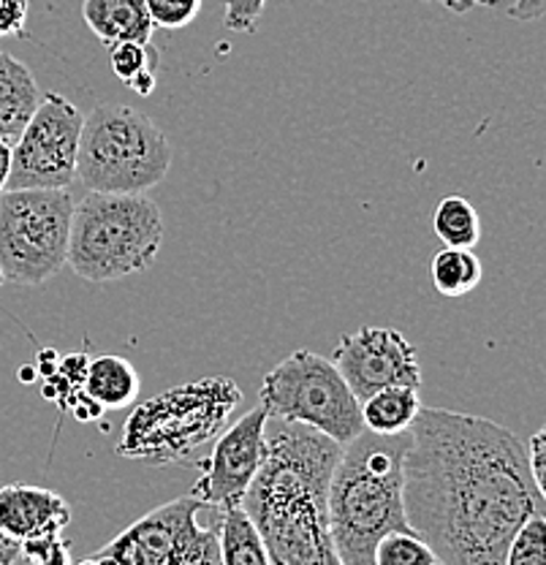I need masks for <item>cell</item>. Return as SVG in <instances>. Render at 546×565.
Listing matches in <instances>:
<instances>
[{"label": "cell", "mask_w": 546, "mask_h": 565, "mask_svg": "<svg viewBox=\"0 0 546 565\" xmlns=\"http://www.w3.org/2000/svg\"><path fill=\"white\" fill-rule=\"evenodd\" d=\"M403 476L408 525L446 565H503L522 522L546 514L527 446L484 416L421 408Z\"/></svg>", "instance_id": "cell-1"}, {"label": "cell", "mask_w": 546, "mask_h": 565, "mask_svg": "<svg viewBox=\"0 0 546 565\" xmlns=\"http://www.w3.org/2000/svg\"><path fill=\"white\" fill-rule=\"evenodd\" d=\"M343 446L302 424L267 429V455L243 498L269 565H343L329 533V479Z\"/></svg>", "instance_id": "cell-2"}, {"label": "cell", "mask_w": 546, "mask_h": 565, "mask_svg": "<svg viewBox=\"0 0 546 565\" xmlns=\"http://www.w3.org/2000/svg\"><path fill=\"white\" fill-rule=\"evenodd\" d=\"M408 446L410 429L400 435L362 429L340 451L329 479V533L343 565H375L378 541L410 530L403 494Z\"/></svg>", "instance_id": "cell-3"}, {"label": "cell", "mask_w": 546, "mask_h": 565, "mask_svg": "<svg viewBox=\"0 0 546 565\" xmlns=\"http://www.w3.org/2000/svg\"><path fill=\"white\" fill-rule=\"evenodd\" d=\"M243 403L237 381L228 375L191 381L158 392L128 414L117 455L147 465L191 462L193 451L213 444Z\"/></svg>", "instance_id": "cell-4"}, {"label": "cell", "mask_w": 546, "mask_h": 565, "mask_svg": "<svg viewBox=\"0 0 546 565\" xmlns=\"http://www.w3.org/2000/svg\"><path fill=\"white\" fill-rule=\"evenodd\" d=\"M163 245V217L144 193H93L74 207L68 267L87 282L144 273Z\"/></svg>", "instance_id": "cell-5"}, {"label": "cell", "mask_w": 546, "mask_h": 565, "mask_svg": "<svg viewBox=\"0 0 546 565\" xmlns=\"http://www.w3.org/2000/svg\"><path fill=\"white\" fill-rule=\"evenodd\" d=\"M172 169V141L144 111L98 104L82 122L76 180L93 193H147Z\"/></svg>", "instance_id": "cell-6"}, {"label": "cell", "mask_w": 546, "mask_h": 565, "mask_svg": "<svg viewBox=\"0 0 546 565\" xmlns=\"http://www.w3.org/2000/svg\"><path fill=\"white\" fill-rule=\"evenodd\" d=\"M74 196L68 188L0 191V273L17 286H41L68 267Z\"/></svg>", "instance_id": "cell-7"}, {"label": "cell", "mask_w": 546, "mask_h": 565, "mask_svg": "<svg viewBox=\"0 0 546 565\" xmlns=\"http://www.w3.org/2000/svg\"><path fill=\"white\" fill-rule=\"evenodd\" d=\"M258 405L269 419L302 424L345 446L362 433V403L332 359L299 349L264 375Z\"/></svg>", "instance_id": "cell-8"}, {"label": "cell", "mask_w": 546, "mask_h": 565, "mask_svg": "<svg viewBox=\"0 0 546 565\" xmlns=\"http://www.w3.org/2000/svg\"><path fill=\"white\" fill-rule=\"evenodd\" d=\"M202 500L182 494L128 525L96 552L111 565H223L218 525H199Z\"/></svg>", "instance_id": "cell-9"}, {"label": "cell", "mask_w": 546, "mask_h": 565, "mask_svg": "<svg viewBox=\"0 0 546 565\" xmlns=\"http://www.w3.org/2000/svg\"><path fill=\"white\" fill-rule=\"evenodd\" d=\"M85 115L61 93H41L31 120L11 145V172L6 188H72ZM3 188V191H6Z\"/></svg>", "instance_id": "cell-10"}, {"label": "cell", "mask_w": 546, "mask_h": 565, "mask_svg": "<svg viewBox=\"0 0 546 565\" xmlns=\"http://www.w3.org/2000/svg\"><path fill=\"white\" fill-rule=\"evenodd\" d=\"M267 411L256 405L223 429L207 457L191 459V465H196L202 473L191 494L202 500L204 509L223 511L243 503L267 455Z\"/></svg>", "instance_id": "cell-11"}, {"label": "cell", "mask_w": 546, "mask_h": 565, "mask_svg": "<svg viewBox=\"0 0 546 565\" xmlns=\"http://www.w3.org/2000/svg\"><path fill=\"white\" fill-rule=\"evenodd\" d=\"M332 364L360 403L386 386H421L416 349L403 332L389 327H362L343 334L332 353Z\"/></svg>", "instance_id": "cell-12"}, {"label": "cell", "mask_w": 546, "mask_h": 565, "mask_svg": "<svg viewBox=\"0 0 546 565\" xmlns=\"http://www.w3.org/2000/svg\"><path fill=\"white\" fill-rule=\"evenodd\" d=\"M72 522L63 494L31 484L0 487V533L17 544L55 539Z\"/></svg>", "instance_id": "cell-13"}, {"label": "cell", "mask_w": 546, "mask_h": 565, "mask_svg": "<svg viewBox=\"0 0 546 565\" xmlns=\"http://www.w3.org/2000/svg\"><path fill=\"white\" fill-rule=\"evenodd\" d=\"M82 20L104 46L120 44V41L152 44V33H156L144 0H85Z\"/></svg>", "instance_id": "cell-14"}, {"label": "cell", "mask_w": 546, "mask_h": 565, "mask_svg": "<svg viewBox=\"0 0 546 565\" xmlns=\"http://www.w3.org/2000/svg\"><path fill=\"white\" fill-rule=\"evenodd\" d=\"M41 102L36 76L9 52H0V137L14 141Z\"/></svg>", "instance_id": "cell-15"}, {"label": "cell", "mask_w": 546, "mask_h": 565, "mask_svg": "<svg viewBox=\"0 0 546 565\" xmlns=\"http://www.w3.org/2000/svg\"><path fill=\"white\" fill-rule=\"evenodd\" d=\"M139 386H142L139 373L122 356L93 359L87 362L85 381H82V392L104 411H122L137 403Z\"/></svg>", "instance_id": "cell-16"}, {"label": "cell", "mask_w": 546, "mask_h": 565, "mask_svg": "<svg viewBox=\"0 0 546 565\" xmlns=\"http://www.w3.org/2000/svg\"><path fill=\"white\" fill-rule=\"evenodd\" d=\"M421 408L419 388L386 386L362 399V424L375 435H400L414 427Z\"/></svg>", "instance_id": "cell-17"}, {"label": "cell", "mask_w": 546, "mask_h": 565, "mask_svg": "<svg viewBox=\"0 0 546 565\" xmlns=\"http://www.w3.org/2000/svg\"><path fill=\"white\" fill-rule=\"evenodd\" d=\"M218 539L223 565H269L267 546L243 505L218 511Z\"/></svg>", "instance_id": "cell-18"}, {"label": "cell", "mask_w": 546, "mask_h": 565, "mask_svg": "<svg viewBox=\"0 0 546 565\" xmlns=\"http://www.w3.org/2000/svg\"><path fill=\"white\" fill-rule=\"evenodd\" d=\"M430 278L438 294L460 299L479 286L484 278V267L471 247H443L432 256Z\"/></svg>", "instance_id": "cell-19"}, {"label": "cell", "mask_w": 546, "mask_h": 565, "mask_svg": "<svg viewBox=\"0 0 546 565\" xmlns=\"http://www.w3.org/2000/svg\"><path fill=\"white\" fill-rule=\"evenodd\" d=\"M432 232L443 243V247H473L481 239V221L479 212L465 196L451 193L438 202L432 212Z\"/></svg>", "instance_id": "cell-20"}, {"label": "cell", "mask_w": 546, "mask_h": 565, "mask_svg": "<svg viewBox=\"0 0 546 565\" xmlns=\"http://www.w3.org/2000/svg\"><path fill=\"white\" fill-rule=\"evenodd\" d=\"M109 66L115 71L122 85L131 87L139 96H152L156 90V68L158 52L152 44H139V41H120L109 46Z\"/></svg>", "instance_id": "cell-21"}, {"label": "cell", "mask_w": 546, "mask_h": 565, "mask_svg": "<svg viewBox=\"0 0 546 565\" xmlns=\"http://www.w3.org/2000/svg\"><path fill=\"white\" fill-rule=\"evenodd\" d=\"M438 563L436 552L414 530L389 533L375 546V565H432Z\"/></svg>", "instance_id": "cell-22"}, {"label": "cell", "mask_w": 546, "mask_h": 565, "mask_svg": "<svg viewBox=\"0 0 546 565\" xmlns=\"http://www.w3.org/2000/svg\"><path fill=\"white\" fill-rule=\"evenodd\" d=\"M503 565H546V514L522 522L506 550Z\"/></svg>", "instance_id": "cell-23"}, {"label": "cell", "mask_w": 546, "mask_h": 565, "mask_svg": "<svg viewBox=\"0 0 546 565\" xmlns=\"http://www.w3.org/2000/svg\"><path fill=\"white\" fill-rule=\"evenodd\" d=\"M202 6L204 0H144L150 22L163 31H180V28L191 25Z\"/></svg>", "instance_id": "cell-24"}, {"label": "cell", "mask_w": 546, "mask_h": 565, "mask_svg": "<svg viewBox=\"0 0 546 565\" xmlns=\"http://www.w3.org/2000/svg\"><path fill=\"white\" fill-rule=\"evenodd\" d=\"M223 25L232 33H256L267 0H221Z\"/></svg>", "instance_id": "cell-25"}, {"label": "cell", "mask_w": 546, "mask_h": 565, "mask_svg": "<svg viewBox=\"0 0 546 565\" xmlns=\"http://www.w3.org/2000/svg\"><path fill=\"white\" fill-rule=\"evenodd\" d=\"M22 557L33 565H74L72 563V550H68V541L63 535L55 539H41V541H28L20 546Z\"/></svg>", "instance_id": "cell-26"}, {"label": "cell", "mask_w": 546, "mask_h": 565, "mask_svg": "<svg viewBox=\"0 0 546 565\" xmlns=\"http://www.w3.org/2000/svg\"><path fill=\"white\" fill-rule=\"evenodd\" d=\"M28 11H31V0H0V39L6 35L28 39Z\"/></svg>", "instance_id": "cell-27"}, {"label": "cell", "mask_w": 546, "mask_h": 565, "mask_svg": "<svg viewBox=\"0 0 546 565\" xmlns=\"http://www.w3.org/2000/svg\"><path fill=\"white\" fill-rule=\"evenodd\" d=\"M527 465H531L533 484H536V490L546 505V424L533 433L531 444H527Z\"/></svg>", "instance_id": "cell-28"}, {"label": "cell", "mask_w": 546, "mask_h": 565, "mask_svg": "<svg viewBox=\"0 0 546 565\" xmlns=\"http://www.w3.org/2000/svg\"><path fill=\"white\" fill-rule=\"evenodd\" d=\"M508 17L516 22H536L546 17V0H514Z\"/></svg>", "instance_id": "cell-29"}, {"label": "cell", "mask_w": 546, "mask_h": 565, "mask_svg": "<svg viewBox=\"0 0 546 565\" xmlns=\"http://www.w3.org/2000/svg\"><path fill=\"white\" fill-rule=\"evenodd\" d=\"M432 3H440L443 9L454 11V14H465V11H471V9H481V6H486V9H492V6H501L503 0H432Z\"/></svg>", "instance_id": "cell-30"}, {"label": "cell", "mask_w": 546, "mask_h": 565, "mask_svg": "<svg viewBox=\"0 0 546 565\" xmlns=\"http://www.w3.org/2000/svg\"><path fill=\"white\" fill-rule=\"evenodd\" d=\"M20 557H22L20 544L11 539H6V535L0 533V565H14Z\"/></svg>", "instance_id": "cell-31"}, {"label": "cell", "mask_w": 546, "mask_h": 565, "mask_svg": "<svg viewBox=\"0 0 546 565\" xmlns=\"http://www.w3.org/2000/svg\"><path fill=\"white\" fill-rule=\"evenodd\" d=\"M9 172H11V141L0 139V191L9 182Z\"/></svg>", "instance_id": "cell-32"}, {"label": "cell", "mask_w": 546, "mask_h": 565, "mask_svg": "<svg viewBox=\"0 0 546 565\" xmlns=\"http://www.w3.org/2000/svg\"><path fill=\"white\" fill-rule=\"evenodd\" d=\"M74 565H111V563H109V561H104V557L93 555V557H87V561H82V563H74Z\"/></svg>", "instance_id": "cell-33"}, {"label": "cell", "mask_w": 546, "mask_h": 565, "mask_svg": "<svg viewBox=\"0 0 546 565\" xmlns=\"http://www.w3.org/2000/svg\"><path fill=\"white\" fill-rule=\"evenodd\" d=\"M31 370H33V367H22V373H20V375H22V381H31V379H33Z\"/></svg>", "instance_id": "cell-34"}, {"label": "cell", "mask_w": 546, "mask_h": 565, "mask_svg": "<svg viewBox=\"0 0 546 565\" xmlns=\"http://www.w3.org/2000/svg\"><path fill=\"white\" fill-rule=\"evenodd\" d=\"M3 282H6V278H3V273H0V286H3Z\"/></svg>", "instance_id": "cell-35"}, {"label": "cell", "mask_w": 546, "mask_h": 565, "mask_svg": "<svg viewBox=\"0 0 546 565\" xmlns=\"http://www.w3.org/2000/svg\"><path fill=\"white\" fill-rule=\"evenodd\" d=\"M432 565H446V563H440V561H438V563H432Z\"/></svg>", "instance_id": "cell-36"}, {"label": "cell", "mask_w": 546, "mask_h": 565, "mask_svg": "<svg viewBox=\"0 0 546 565\" xmlns=\"http://www.w3.org/2000/svg\"><path fill=\"white\" fill-rule=\"evenodd\" d=\"M0 139H3V137H0Z\"/></svg>", "instance_id": "cell-37"}]
</instances>
